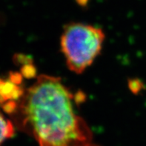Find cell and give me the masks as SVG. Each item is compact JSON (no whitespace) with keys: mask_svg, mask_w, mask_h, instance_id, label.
Instances as JSON below:
<instances>
[{"mask_svg":"<svg viewBox=\"0 0 146 146\" xmlns=\"http://www.w3.org/2000/svg\"><path fill=\"white\" fill-rule=\"evenodd\" d=\"M22 76L17 73H11L6 80L0 78V103L2 106L8 102H17L22 98L25 91L21 86Z\"/></svg>","mask_w":146,"mask_h":146,"instance_id":"3","label":"cell"},{"mask_svg":"<svg viewBox=\"0 0 146 146\" xmlns=\"http://www.w3.org/2000/svg\"><path fill=\"white\" fill-rule=\"evenodd\" d=\"M14 133V128L11 121L6 119L0 111V145L11 138Z\"/></svg>","mask_w":146,"mask_h":146,"instance_id":"4","label":"cell"},{"mask_svg":"<svg viewBox=\"0 0 146 146\" xmlns=\"http://www.w3.org/2000/svg\"><path fill=\"white\" fill-rule=\"evenodd\" d=\"M74 95L58 77L40 75L17 102V124L40 146H91L87 123L74 107Z\"/></svg>","mask_w":146,"mask_h":146,"instance_id":"1","label":"cell"},{"mask_svg":"<svg viewBox=\"0 0 146 146\" xmlns=\"http://www.w3.org/2000/svg\"><path fill=\"white\" fill-rule=\"evenodd\" d=\"M106 36L101 28L70 22L63 29L60 47L70 70L81 74L91 66L102 50Z\"/></svg>","mask_w":146,"mask_h":146,"instance_id":"2","label":"cell"}]
</instances>
